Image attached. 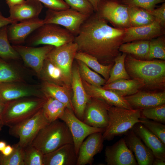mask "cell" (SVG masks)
Instances as JSON below:
<instances>
[{
    "mask_svg": "<svg viewBox=\"0 0 165 165\" xmlns=\"http://www.w3.org/2000/svg\"><path fill=\"white\" fill-rule=\"evenodd\" d=\"M107 22L94 12L82 24L74 41L77 52L92 56L104 65L114 64L121 53L119 49L125 34L124 29L112 27Z\"/></svg>",
    "mask_w": 165,
    "mask_h": 165,
    "instance_id": "6da1fadb",
    "label": "cell"
},
{
    "mask_svg": "<svg viewBox=\"0 0 165 165\" xmlns=\"http://www.w3.org/2000/svg\"><path fill=\"white\" fill-rule=\"evenodd\" d=\"M125 66L130 77L144 82V89L151 91L165 90V60H141L127 54Z\"/></svg>",
    "mask_w": 165,
    "mask_h": 165,
    "instance_id": "7a4b0ae2",
    "label": "cell"
},
{
    "mask_svg": "<svg viewBox=\"0 0 165 165\" xmlns=\"http://www.w3.org/2000/svg\"><path fill=\"white\" fill-rule=\"evenodd\" d=\"M73 142L72 135L66 124L57 119L41 129L30 145L44 154L64 145Z\"/></svg>",
    "mask_w": 165,
    "mask_h": 165,
    "instance_id": "3957f363",
    "label": "cell"
},
{
    "mask_svg": "<svg viewBox=\"0 0 165 165\" xmlns=\"http://www.w3.org/2000/svg\"><path fill=\"white\" fill-rule=\"evenodd\" d=\"M142 109L109 105L108 124L102 133L104 140L110 141L116 136L124 134L136 123H140Z\"/></svg>",
    "mask_w": 165,
    "mask_h": 165,
    "instance_id": "277c9868",
    "label": "cell"
},
{
    "mask_svg": "<svg viewBox=\"0 0 165 165\" xmlns=\"http://www.w3.org/2000/svg\"><path fill=\"white\" fill-rule=\"evenodd\" d=\"M46 99L29 97L6 103L2 116L4 126L9 127L32 117L42 108Z\"/></svg>",
    "mask_w": 165,
    "mask_h": 165,
    "instance_id": "5b68a950",
    "label": "cell"
},
{
    "mask_svg": "<svg viewBox=\"0 0 165 165\" xmlns=\"http://www.w3.org/2000/svg\"><path fill=\"white\" fill-rule=\"evenodd\" d=\"M29 38L31 46L49 45L57 47L74 42L75 36L64 28L52 24H44Z\"/></svg>",
    "mask_w": 165,
    "mask_h": 165,
    "instance_id": "8992f818",
    "label": "cell"
},
{
    "mask_svg": "<svg viewBox=\"0 0 165 165\" xmlns=\"http://www.w3.org/2000/svg\"><path fill=\"white\" fill-rule=\"evenodd\" d=\"M49 123L42 108L30 118L9 127V132L19 138L18 143L24 148L30 145L40 130Z\"/></svg>",
    "mask_w": 165,
    "mask_h": 165,
    "instance_id": "52a82bcc",
    "label": "cell"
},
{
    "mask_svg": "<svg viewBox=\"0 0 165 165\" xmlns=\"http://www.w3.org/2000/svg\"><path fill=\"white\" fill-rule=\"evenodd\" d=\"M90 16L70 8L58 11L48 9L43 21L44 24L62 26L75 36L79 33L82 24Z\"/></svg>",
    "mask_w": 165,
    "mask_h": 165,
    "instance_id": "ba28073f",
    "label": "cell"
},
{
    "mask_svg": "<svg viewBox=\"0 0 165 165\" xmlns=\"http://www.w3.org/2000/svg\"><path fill=\"white\" fill-rule=\"evenodd\" d=\"M97 13L115 28L131 27L128 6L116 0H100Z\"/></svg>",
    "mask_w": 165,
    "mask_h": 165,
    "instance_id": "9c48e42d",
    "label": "cell"
},
{
    "mask_svg": "<svg viewBox=\"0 0 165 165\" xmlns=\"http://www.w3.org/2000/svg\"><path fill=\"white\" fill-rule=\"evenodd\" d=\"M78 50L77 44L72 42L54 47L46 57L61 70L67 84L71 88L73 63Z\"/></svg>",
    "mask_w": 165,
    "mask_h": 165,
    "instance_id": "30bf717a",
    "label": "cell"
},
{
    "mask_svg": "<svg viewBox=\"0 0 165 165\" xmlns=\"http://www.w3.org/2000/svg\"><path fill=\"white\" fill-rule=\"evenodd\" d=\"M60 119L65 123L70 131L77 155L80 146L87 136L94 133L103 132L105 129L87 124L78 118L72 110L67 108Z\"/></svg>",
    "mask_w": 165,
    "mask_h": 165,
    "instance_id": "8fae6325",
    "label": "cell"
},
{
    "mask_svg": "<svg viewBox=\"0 0 165 165\" xmlns=\"http://www.w3.org/2000/svg\"><path fill=\"white\" fill-rule=\"evenodd\" d=\"M109 106L102 101L90 97L85 109L83 122L90 126L105 129L108 123Z\"/></svg>",
    "mask_w": 165,
    "mask_h": 165,
    "instance_id": "7c38bea8",
    "label": "cell"
},
{
    "mask_svg": "<svg viewBox=\"0 0 165 165\" xmlns=\"http://www.w3.org/2000/svg\"><path fill=\"white\" fill-rule=\"evenodd\" d=\"M71 88L72 90V101L74 113L82 121L85 109L90 97L83 85L78 65L72 67Z\"/></svg>",
    "mask_w": 165,
    "mask_h": 165,
    "instance_id": "4fadbf2b",
    "label": "cell"
},
{
    "mask_svg": "<svg viewBox=\"0 0 165 165\" xmlns=\"http://www.w3.org/2000/svg\"><path fill=\"white\" fill-rule=\"evenodd\" d=\"M12 46L26 64L38 74L40 73L47 54L54 47L49 45L37 47L19 45Z\"/></svg>",
    "mask_w": 165,
    "mask_h": 165,
    "instance_id": "5bb4252c",
    "label": "cell"
},
{
    "mask_svg": "<svg viewBox=\"0 0 165 165\" xmlns=\"http://www.w3.org/2000/svg\"><path fill=\"white\" fill-rule=\"evenodd\" d=\"M107 165H137L134 156L121 138L113 145L107 146L105 150Z\"/></svg>",
    "mask_w": 165,
    "mask_h": 165,
    "instance_id": "9a60e30c",
    "label": "cell"
},
{
    "mask_svg": "<svg viewBox=\"0 0 165 165\" xmlns=\"http://www.w3.org/2000/svg\"><path fill=\"white\" fill-rule=\"evenodd\" d=\"M102 133H92L84 140L79 148L76 165L92 164L95 156L103 149Z\"/></svg>",
    "mask_w": 165,
    "mask_h": 165,
    "instance_id": "2e32d148",
    "label": "cell"
},
{
    "mask_svg": "<svg viewBox=\"0 0 165 165\" xmlns=\"http://www.w3.org/2000/svg\"><path fill=\"white\" fill-rule=\"evenodd\" d=\"M127 145L134 154L138 165H152L155 157L152 151L136 134L132 128L124 134Z\"/></svg>",
    "mask_w": 165,
    "mask_h": 165,
    "instance_id": "e0dca14e",
    "label": "cell"
},
{
    "mask_svg": "<svg viewBox=\"0 0 165 165\" xmlns=\"http://www.w3.org/2000/svg\"><path fill=\"white\" fill-rule=\"evenodd\" d=\"M124 98L134 109H143L165 104L164 90H141Z\"/></svg>",
    "mask_w": 165,
    "mask_h": 165,
    "instance_id": "ac0fdd59",
    "label": "cell"
},
{
    "mask_svg": "<svg viewBox=\"0 0 165 165\" xmlns=\"http://www.w3.org/2000/svg\"><path fill=\"white\" fill-rule=\"evenodd\" d=\"M164 28L155 20L146 25L125 28L123 43L137 40H149L164 35Z\"/></svg>",
    "mask_w": 165,
    "mask_h": 165,
    "instance_id": "d6986e66",
    "label": "cell"
},
{
    "mask_svg": "<svg viewBox=\"0 0 165 165\" xmlns=\"http://www.w3.org/2000/svg\"><path fill=\"white\" fill-rule=\"evenodd\" d=\"M44 24L43 20L38 18L10 24L7 26L9 40L14 45L22 44L29 35Z\"/></svg>",
    "mask_w": 165,
    "mask_h": 165,
    "instance_id": "ffe728a7",
    "label": "cell"
},
{
    "mask_svg": "<svg viewBox=\"0 0 165 165\" xmlns=\"http://www.w3.org/2000/svg\"><path fill=\"white\" fill-rule=\"evenodd\" d=\"M43 8L42 4L37 0H26L10 8L9 17L15 23L35 19L39 18Z\"/></svg>",
    "mask_w": 165,
    "mask_h": 165,
    "instance_id": "44dd1931",
    "label": "cell"
},
{
    "mask_svg": "<svg viewBox=\"0 0 165 165\" xmlns=\"http://www.w3.org/2000/svg\"><path fill=\"white\" fill-rule=\"evenodd\" d=\"M85 89L90 97L102 101L111 106L120 107L127 109H133L125 99L113 91L95 86L82 79Z\"/></svg>",
    "mask_w": 165,
    "mask_h": 165,
    "instance_id": "7402d4cb",
    "label": "cell"
},
{
    "mask_svg": "<svg viewBox=\"0 0 165 165\" xmlns=\"http://www.w3.org/2000/svg\"><path fill=\"white\" fill-rule=\"evenodd\" d=\"M77 156L73 143L67 144L44 154L43 165H76Z\"/></svg>",
    "mask_w": 165,
    "mask_h": 165,
    "instance_id": "603a6c76",
    "label": "cell"
},
{
    "mask_svg": "<svg viewBox=\"0 0 165 165\" xmlns=\"http://www.w3.org/2000/svg\"><path fill=\"white\" fill-rule=\"evenodd\" d=\"M134 133L152 152L155 158L165 160V144L140 123L132 127Z\"/></svg>",
    "mask_w": 165,
    "mask_h": 165,
    "instance_id": "cb8c5ba5",
    "label": "cell"
},
{
    "mask_svg": "<svg viewBox=\"0 0 165 165\" xmlns=\"http://www.w3.org/2000/svg\"><path fill=\"white\" fill-rule=\"evenodd\" d=\"M13 82L0 83V102L4 104L10 101L29 97L44 98L36 92L13 84Z\"/></svg>",
    "mask_w": 165,
    "mask_h": 165,
    "instance_id": "d4e9b609",
    "label": "cell"
},
{
    "mask_svg": "<svg viewBox=\"0 0 165 165\" xmlns=\"http://www.w3.org/2000/svg\"><path fill=\"white\" fill-rule=\"evenodd\" d=\"M144 83L138 78L132 79H119L102 86L104 89L111 90L121 97L135 94L144 89Z\"/></svg>",
    "mask_w": 165,
    "mask_h": 165,
    "instance_id": "484cf974",
    "label": "cell"
},
{
    "mask_svg": "<svg viewBox=\"0 0 165 165\" xmlns=\"http://www.w3.org/2000/svg\"><path fill=\"white\" fill-rule=\"evenodd\" d=\"M44 95L52 97L64 104L67 108L72 110L71 89L64 86L46 82L44 86Z\"/></svg>",
    "mask_w": 165,
    "mask_h": 165,
    "instance_id": "4316f807",
    "label": "cell"
},
{
    "mask_svg": "<svg viewBox=\"0 0 165 165\" xmlns=\"http://www.w3.org/2000/svg\"><path fill=\"white\" fill-rule=\"evenodd\" d=\"M122 44L119 51L135 56L139 59L148 60L149 40H140Z\"/></svg>",
    "mask_w": 165,
    "mask_h": 165,
    "instance_id": "83f0119b",
    "label": "cell"
},
{
    "mask_svg": "<svg viewBox=\"0 0 165 165\" xmlns=\"http://www.w3.org/2000/svg\"><path fill=\"white\" fill-rule=\"evenodd\" d=\"M46 82L64 86L71 89L67 84L61 70L46 58L40 74Z\"/></svg>",
    "mask_w": 165,
    "mask_h": 165,
    "instance_id": "f1b7e54d",
    "label": "cell"
},
{
    "mask_svg": "<svg viewBox=\"0 0 165 165\" xmlns=\"http://www.w3.org/2000/svg\"><path fill=\"white\" fill-rule=\"evenodd\" d=\"M75 59L79 60L94 71L102 75L107 81L109 77V73L114 64L104 65L100 63L94 57L87 53L77 52Z\"/></svg>",
    "mask_w": 165,
    "mask_h": 165,
    "instance_id": "f546056e",
    "label": "cell"
},
{
    "mask_svg": "<svg viewBox=\"0 0 165 165\" xmlns=\"http://www.w3.org/2000/svg\"><path fill=\"white\" fill-rule=\"evenodd\" d=\"M67 108L63 103L52 97H47L42 108L44 115L50 123L60 119Z\"/></svg>",
    "mask_w": 165,
    "mask_h": 165,
    "instance_id": "4dcf8cb0",
    "label": "cell"
},
{
    "mask_svg": "<svg viewBox=\"0 0 165 165\" xmlns=\"http://www.w3.org/2000/svg\"><path fill=\"white\" fill-rule=\"evenodd\" d=\"M128 12L131 27L146 25L155 20L148 11L141 7L128 6Z\"/></svg>",
    "mask_w": 165,
    "mask_h": 165,
    "instance_id": "1f68e13d",
    "label": "cell"
},
{
    "mask_svg": "<svg viewBox=\"0 0 165 165\" xmlns=\"http://www.w3.org/2000/svg\"><path fill=\"white\" fill-rule=\"evenodd\" d=\"M122 53H120L114 59V64L110 72L109 77L105 84L110 83L119 79H130L125 66V60L127 54Z\"/></svg>",
    "mask_w": 165,
    "mask_h": 165,
    "instance_id": "d6a6232c",
    "label": "cell"
},
{
    "mask_svg": "<svg viewBox=\"0 0 165 165\" xmlns=\"http://www.w3.org/2000/svg\"><path fill=\"white\" fill-rule=\"evenodd\" d=\"M7 26L0 29V58L3 60L17 59L20 56L10 44L8 36Z\"/></svg>",
    "mask_w": 165,
    "mask_h": 165,
    "instance_id": "836d02e7",
    "label": "cell"
},
{
    "mask_svg": "<svg viewBox=\"0 0 165 165\" xmlns=\"http://www.w3.org/2000/svg\"><path fill=\"white\" fill-rule=\"evenodd\" d=\"M82 79L93 86L101 87L106 80L82 61L76 60Z\"/></svg>",
    "mask_w": 165,
    "mask_h": 165,
    "instance_id": "e575fe53",
    "label": "cell"
},
{
    "mask_svg": "<svg viewBox=\"0 0 165 165\" xmlns=\"http://www.w3.org/2000/svg\"><path fill=\"white\" fill-rule=\"evenodd\" d=\"M12 146L13 151L8 156L3 155L0 152V165H24V148L18 143Z\"/></svg>",
    "mask_w": 165,
    "mask_h": 165,
    "instance_id": "d590c367",
    "label": "cell"
},
{
    "mask_svg": "<svg viewBox=\"0 0 165 165\" xmlns=\"http://www.w3.org/2000/svg\"><path fill=\"white\" fill-rule=\"evenodd\" d=\"M158 59L165 60L164 35L149 40V54L148 60Z\"/></svg>",
    "mask_w": 165,
    "mask_h": 165,
    "instance_id": "8d00e7d4",
    "label": "cell"
},
{
    "mask_svg": "<svg viewBox=\"0 0 165 165\" xmlns=\"http://www.w3.org/2000/svg\"><path fill=\"white\" fill-rule=\"evenodd\" d=\"M24 165H43L44 154L30 145L24 148Z\"/></svg>",
    "mask_w": 165,
    "mask_h": 165,
    "instance_id": "74e56055",
    "label": "cell"
},
{
    "mask_svg": "<svg viewBox=\"0 0 165 165\" xmlns=\"http://www.w3.org/2000/svg\"><path fill=\"white\" fill-rule=\"evenodd\" d=\"M140 123L165 144V125L163 124L141 116Z\"/></svg>",
    "mask_w": 165,
    "mask_h": 165,
    "instance_id": "f35d334b",
    "label": "cell"
},
{
    "mask_svg": "<svg viewBox=\"0 0 165 165\" xmlns=\"http://www.w3.org/2000/svg\"><path fill=\"white\" fill-rule=\"evenodd\" d=\"M141 115L146 118L165 123V104L142 109Z\"/></svg>",
    "mask_w": 165,
    "mask_h": 165,
    "instance_id": "ab89813d",
    "label": "cell"
},
{
    "mask_svg": "<svg viewBox=\"0 0 165 165\" xmlns=\"http://www.w3.org/2000/svg\"><path fill=\"white\" fill-rule=\"evenodd\" d=\"M17 73L3 60L0 59V83L13 82L19 79Z\"/></svg>",
    "mask_w": 165,
    "mask_h": 165,
    "instance_id": "60d3db41",
    "label": "cell"
},
{
    "mask_svg": "<svg viewBox=\"0 0 165 165\" xmlns=\"http://www.w3.org/2000/svg\"><path fill=\"white\" fill-rule=\"evenodd\" d=\"M70 7L81 13L90 15L94 12L87 0H64Z\"/></svg>",
    "mask_w": 165,
    "mask_h": 165,
    "instance_id": "b9f144b4",
    "label": "cell"
},
{
    "mask_svg": "<svg viewBox=\"0 0 165 165\" xmlns=\"http://www.w3.org/2000/svg\"><path fill=\"white\" fill-rule=\"evenodd\" d=\"M119 1L128 6L138 7L150 11L155 9L157 4L164 2L165 0H120Z\"/></svg>",
    "mask_w": 165,
    "mask_h": 165,
    "instance_id": "7bdbcfd3",
    "label": "cell"
},
{
    "mask_svg": "<svg viewBox=\"0 0 165 165\" xmlns=\"http://www.w3.org/2000/svg\"><path fill=\"white\" fill-rule=\"evenodd\" d=\"M48 9L61 10L70 8L64 0H37Z\"/></svg>",
    "mask_w": 165,
    "mask_h": 165,
    "instance_id": "ee69618b",
    "label": "cell"
},
{
    "mask_svg": "<svg viewBox=\"0 0 165 165\" xmlns=\"http://www.w3.org/2000/svg\"><path fill=\"white\" fill-rule=\"evenodd\" d=\"M154 17L155 20L158 21L161 25L165 27V3H163L159 8L154 9L152 11H148Z\"/></svg>",
    "mask_w": 165,
    "mask_h": 165,
    "instance_id": "f6af8a7d",
    "label": "cell"
},
{
    "mask_svg": "<svg viewBox=\"0 0 165 165\" xmlns=\"http://www.w3.org/2000/svg\"><path fill=\"white\" fill-rule=\"evenodd\" d=\"M9 17H6L3 16L0 11V29L2 27L14 23Z\"/></svg>",
    "mask_w": 165,
    "mask_h": 165,
    "instance_id": "bcb514c9",
    "label": "cell"
},
{
    "mask_svg": "<svg viewBox=\"0 0 165 165\" xmlns=\"http://www.w3.org/2000/svg\"><path fill=\"white\" fill-rule=\"evenodd\" d=\"M25 0H6V4L10 8L22 3Z\"/></svg>",
    "mask_w": 165,
    "mask_h": 165,
    "instance_id": "7dc6e473",
    "label": "cell"
},
{
    "mask_svg": "<svg viewBox=\"0 0 165 165\" xmlns=\"http://www.w3.org/2000/svg\"><path fill=\"white\" fill-rule=\"evenodd\" d=\"M13 150V147L9 145H7L3 150L1 152L5 156H8L10 155Z\"/></svg>",
    "mask_w": 165,
    "mask_h": 165,
    "instance_id": "c3c4849f",
    "label": "cell"
},
{
    "mask_svg": "<svg viewBox=\"0 0 165 165\" xmlns=\"http://www.w3.org/2000/svg\"><path fill=\"white\" fill-rule=\"evenodd\" d=\"M92 5L95 12L97 11L98 6L100 0H87Z\"/></svg>",
    "mask_w": 165,
    "mask_h": 165,
    "instance_id": "681fc988",
    "label": "cell"
},
{
    "mask_svg": "<svg viewBox=\"0 0 165 165\" xmlns=\"http://www.w3.org/2000/svg\"><path fill=\"white\" fill-rule=\"evenodd\" d=\"M4 105V104L0 102V132L4 126L2 120V116Z\"/></svg>",
    "mask_w": 165,
    "mask_h": 165,
    "instance_id": "f907efd6",
    "label": "cell"
},
{
    "mask_svg": "<svg viewBox=\"0 0 165 165\" xmlns=\"http://www.w3.org/2000/svg\"><path fill=\"white\" fill-rule=\"evenodd\" d=\"M153 165H165V160L155 158L153 163Z\"/></svg>",
    "mask_w": 165,
    "mask_h": 165,
    "instance_id": "816d5d0a",
    "label": "cell"
},
{
    "mask_svg": "<svg viewBox=\"0 0 165 165\" xmlns=\"http://www.w3.org/2000/svg\"><path fill=\"white\" fill-rule=\"evenodd\" d=\"M7 145L6 143L3 141H0V152L2 151Z\"/></svg>",
    "mask_w": 165,
    "mask_h": 165,
    "instance_id": "f5cc1de1",
    "label": "cell"
},
{
    "mask_svg": "<svg viewBox=\"0 0 165 165\" xmlns=\"http://www.w3.org/2000/svg\"><path fill=\"white\" fill-rule=\"evenodd\" d=\"M118 0V1H119V0Z\"/></svg>",
    "mask_w": 165,
    "mask_h": 165,
    "instance_id": "db71d44e",
    "label": "cell"
}]
</instances>
